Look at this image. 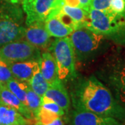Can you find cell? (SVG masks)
Returning <instances> with one entry per match:
<instances>
[{
  "label": "cell",
  "instance_id": "obj_19",
  "mask_svg": "<svg viewBox=\"0 0 125 125\" xmlns=\"http://www.w3.org/2000/svg\"><path fill=\"white\" fill-rule=\"evenodd\" d=\"M111 79L120 99L125 103V64L115 70Z\"/></svg>",
  "mask_w": 125,
  "mask_h": 125
},
{
  "label": "cell",
  "instance_id": "obj_6",
  "mask_svg": "<svg viewBox=\"0 0 125 125\" xmlns=\"http://www.w3.org/2000/svg\"><path fill=\"white\" fill-rule=\"evenodd\" d=\"M74 53L85 55L97 49L104 36L86 27L74 29L69 36Z\"/></svg>",
  "mask_w": 125,
  "mask_h": 125
},
{
  "label": "cell",
  "instance_id": "obj_28",
  "mask_svg": "<svg viewBox=\"0 0 125 125\" xmlns=\"http://www.w3.org/2000/svg\"><path fill=\"white\" fill-rule=\"evenodd\" d=\"M47 125H65V124H64V122L62 120V117H58V118L54 120L52 122H51L50 124H48Z\"/></svg>",
  "mask_w": 125,
  "mask_h": 125
},
{
  "label": "cell",
  "instance_id": "obj_9",
  "mask_svg": "<svg viewBox=\"0 0 125 125\" xmlns=\"http://www.w3.org/2000/svg\"><path fill=\"white\" fill-rule=\"evenodd\" d=\"M51 36L46 30L45 22H35L27 25L24 39L38 49H45L50 42Z\"/></svg>",
  "mask_w": 125,
  "mask_h": 125
},
{
  "label": "cell",
  "instance_id": "obj_27",
  "mask_svg": "<svg viewBox=\"0 0 125 125\" xmlns=\"http://www.w3.org/2000/svg\"><path fill=\"white\" fill-rule=\"evenodd\" d=\"M63 4L73 7H81L79 0H63Z\"/></svg>",
  "mask_w": 125,
  "mask_h": 125
},
{
  "label": "cell",
  "instance_id": "obj_3",
  "mask_svg": "<svg viewBox=\"0 0 125 125\" xmlns=\"http://www.w3.org/2000/svg\"><path fill=\"white\" fill-rule=\"evenodd\" d=\"M86 27L103 36H115L125 33V16L111 10H99L90 8Z\"/></svg>",
  "mask_w": 125,
  "mask_h": 125
},
{
  "label": "cell",
  "instance_id": "obj_26",
  "mask_svg": "<svg viewBox=\"0 0 125 125\" xmlns=\"http://www.w3.org/2000/svg\"><path fill=\"white\" fill-rule=\"evenodd\" d=\"M79 1H80L81 8H82L87 12H89L92 0H79Z\"/></svg>",
  "mask_w": 125,
  "mask_h": 125
},
{
  "label": "cell",
  "instance_id": "obj_30",
  "mask_svg": "<svg viewBox=\"0 0 125 125\" xmlns=\"http://www.w3.org/2000/svg\"><path fill=\"white\" fill-rule=\"evenodd\" d=\"M9 2L13 3V4H18L21 0H9Z\"/></svg>",
  "mask_w": 125,
  "mask_h": 125
},
{
  "label": "cell",
  "instance_id": "obj_25",
  "mask_svg": "<svg viewBox=\"0 0 125 125\" xmlns=\"http://www.w3.org/2000/svg\"><path fill=\"white\" fill-rule=\"evenodd\" d=\"M111 0H92L90 8L99 10H106L110 8Z\"/></svg>",
  "mask_w": 125,
  "mask_h": 125
},
{
  "label": "cell",
  "instance_id": "obj_11",
  "mask_svg": "<svg viewBox=\"0 0 125 125\" xmlns=\"http://www.w3.org/2000/svg\"><path fill=\"white\" fill-rule=\"evenodd\" d=\"M0 104L16 109L28 120H33V115L26 104L15 96L6 84L0 83Z\"/></svg>",
  "mask_w": 125,
  "mask_h": 125
},
{
  "label": "cell",
  "instance_id": "obj_24",
  "mask_svg": "<svg viewBox=\"0 0 125 125\" xmlns=\"http://www.w3.org/2000/svg\"><path fill=\"white\" fill-rule=\"evenodd\" d=\"M109 10L114 13L125 16V0H111Z\"/></svg>",
  "mask_w": 125,
  "mask_h": 125
},
{
  "label": "cell",
  "instance_id": "obj_5",
  "mask_svg": "<svg viewBox=\"0 0 125 125\" xmlns=\"http://www.w3.org/2000/svg\"><path fill=\"white\" fill-rule=\"evenodd\" d=\"M40 56L38 48L23 39L0 47V58L7 62L39 60Z\"/></svg>",
  "mask_w": 125,
  "mask_h": 125
},
{
  "label": "cell",
  "instance_id": "obj_1",
  "mask_svg": "<svg viewBox=\"0 0 125 125\" xmlns=\"http://www.w3.org/2000/svg\"><path fill=\"white\" fill-rule=\"evenodd\" d=\"M74 110L125 120V108L113 97L111 91L94 76L76 83L71 92Z\"/></svg>",
  "mask_w": 125,
  "mask_h": 125
},
{
  "label": "cell",
  "instance_id": "obj_22",
  "mask_svg": "<svg viewBox=\"0 0 125 125\" xmlns=\"http://www.w3.org/2000/svg\"><path fill=\"white\" fill-rule=\"evenodd\" d=\"M41 107L44 108L49 111L53 112L57 114L59 116L62 117L65 115V111L61 108L58 106L56 102H54L52 99L45 96L42 97V102H41Z\"/></svg>",
  "mask_w": 125,
  "mask_h": 125
},
{
  "label": "cell",
  "instance_id": "obj_16",
  "mask_svg": "<svg viewBox=\"0 0 125 125\" xmlns=\"http://www.w3.org/2000/svg\"><path fill=\"white\" fill-rule=\"evenodd\" d=\"M61 10L71 18L78 25V28L87 26L89 20V13L82 8L73 7L63 4L61 8Z\"/></svg>",
  "mask_w": 125,
  "mask_h": 125
},
{
  "label": "cell",
  "instance_id": "obj_7",
  "mask_svg": "<svg viewBox=\"0 0 125 125\" xmlns=\"http://www.w3.org/2000/svg\"><path fill=\"white\" fill-rule=\"evenodd\" d=\"M56 0H23L26 25L35 22H45L55 9Z\"/></svg>",
  "mask_w": 125,
  "mask_h": 125
},
{
  "label": "cell",
  "instance_id": "obj_2",
  "mask_svg": "<svg viewBox=\"0 0 125 125\" xmlns=\"http://www.w3.org/2000/svg\"><path fill=\"white\" fill-rule=\"evenodd\" d=\"M26 27L22 10L18 4L0 1V47L24 39Z\"/></svg>",
  "mask_w": 125,
  "mask_h": 125
},
{
  "label": "cell",
  "instance_id": "obj_23",
  "mask_svg": "<svg viewBox=\"0 0 125 125\" xmlns=\"http://www.w3.org/2000/svg\"><path fill=\"white\" fill-rule=\"evenodd\" d=\"M13 77L8 62L0 58V83L6 84Z\"/></svg>",
  "mask_w": 125,
  "mask_h": 125
},
{
  "label": "cell",
  "instance_id": "obj_20",
  "mask_svg": "<svg viewBox=\"0 0 125 125\" xmlns=\"http://www.w3.org/2000/svg\"><path fill=\"white\" fill-rule=\"evenodd\" d=\"M41 102L42 97L36 94L29 86L27 92V104L33 115V120L41 107Z\"/></svg>",
  "mask_w": 125,
  "mask_h": 125
},
{
  "label": "cell",
  "instance_id": "obj_13",
  "mask_svg": "<svg viewBox=\"0 0 125 125\" xmlns=\"http://www.w3.org/2000/svg\"><path fill=\"white\" fill-rule=\"evenodd\" d=\"M39 66L42 75L49 85L59 79L56 61L51 52H45L41 54L39 59Z\"/></svg>",
  "mask_w": 125,
  "mask_h": 125
},
{
  "label": "cell",
  "instance_id": "obj_18",
  "mask_svg": "<svg viewBox=\"0 0 125 125\" xmlns=\"http://www.w3.org/2000/svg\"><path fill=\"white\" fill-rule=\"evenodd\" d=\"M29 85L31 89L40 97H43L46 91L49 88V83L42 75L40 72V66L35 72L31 80L29 81Z\"/></svg>",
  "mask_w": 125,
  "mask_h": 125
},
{
  "label": "cell",
  "instance_id": "obj_14",
  "mask_svg": "<svg viewBox=\"0 0 125 125\" xmlns=\"http://www.w3.org/2000/svg\"><path fill=\"white\" fill-rule=\"evenodd\" d=\"M29 120L16 109L0 104V124L1 125H28Z\"/></svg>",
  "mask_w": 125,
  "mask_h": 125
},
{
  "label": "cell",
  "instance_id": "obj_10",
  "mask_svg": "<svg viewBox=\"0 0 125 125\" xmlns=\"http://www.w3.org/2000/svg\"><path fill=\"white\" fill-rule=\"evenodd\" d=\"M14 78L28 82L39 67V60H27L8 62Z\"/></svg>",
  "mask_w": 125,
  "mask_h": 125
},
{
  "label": "cell",
  "instance_id": "obj_21",
  "mask_svg": "<svg viewBox=\"0 0 125 125\" xmlns=\"http://www.w3.org/2000/svg\"><path fill=\"white\" fill-rule=\"evenodd\" d=\"M57 114L54 113L45 109L44 108L40 107L39 111L38 112L37 115L34 117L35 120V125H47L52 122L54 120L58 118Z\"/></svg>",
  "mask_w": 125,
  "mask_h": 125
},
{
  "label": "cell",
  "instance_id": "obj_4",
  "mask_svg": "<svg viewBox=\"0 0 125 125\" xmlns=\"http://www.w3.org/2000/svg\"><path fill=\"white\" fill-rule=\"evenodd\" d=\"M50 50L56 61L58 79L63 81L74 76L75 53L69 36L56 38Z\"/></svg>",
  "mask_w": 125,
  "mask_h": 125
},
{
  "label": "cell",
  "instance_id": "obj_12",
  "mask_svg": "<svg viewBox=\"0 0 125 125\" xmlns=\"http://www.w3.org/2000/svg\"><path fill=\"white\" fill-rule=\"evenodd\" d=\"M44 96L49 97L56 103L65 111V114L68 113L70 106V99L62 81L58 79L50 84Z\"/></svg>",
  "mask_w": 125,
  "mask_h": 125
},
{
  "label": "cell",
  "instance_id": "obj_8",
  "mask_svg": "<svg viewBox=\"0 0 125 125\" xmlns=\"http://www.w3.org/2000/svg\"><path fill=\"white\" fill-rule=\"evenodd\" d=\"M69 125H122L118 120L93 113L74 110L69 118Z\"/></svg>",
  "mask_w": 125,
  "mask_h": 125
},
{
  "label": "cell",
  "instance_id": "obj_17",
  "mask_svg": "<svg viewBox=\"0 0 125 125\" xmlns=\"http://www.w3.org/2000/svg\"><path fill=\"white\" fill-rule=\"evenodd\" d=\"M6 86L13 93L17 96L24 104H27V92L29 88V83L19 80L13 77L6 83Z\"/></svg>",
  "mask_w": 125,
  "mask_h": 125
},
{
  "label": "cell",
  "instance_id": "obj_31",
  "mask_svg": "<svg viewBox=\"0 0 125 125\" xmlns=\"http://www.w3.org/2000/svg\"><path fill=\"white\" fill-rule=\"evenodd\" d=\"M0 125H1V124H0Z\"/></svg>",
  "mask_w": 125,
  "mask_h": 125
},
{
  "label": "cell",
  "instance_id": "obj_15",
  "mask_svg": "<svg viewBox=\"0 0 125 125\" xmlns=\"http://www.w3.org/2000/svg\"><path fill=\"white\" fill-rule=\"evenodd\" d=\"M46 30L51 37L61 38L69 36L73 32L72 27L66 25L57 16H50L45 22Z\"/></svg>",
  "mask_w": 125,
  "mask_h": 125
},
{
  "label": "cell",
  "instance_id": "obj_29",
  "mask_svg": "<svg viewBox=\"0 0 125 125\" xmlns=\"http://www.w3.org/2000/svg\"><path fill=\"white\" fill-rule=\"evenodd\" d=\"M63 4H63V0H56V1H55V9L61 8Z\"/></svg>",
  "mask_w": 125,
  "mask_h": 125
}]
</instances>
